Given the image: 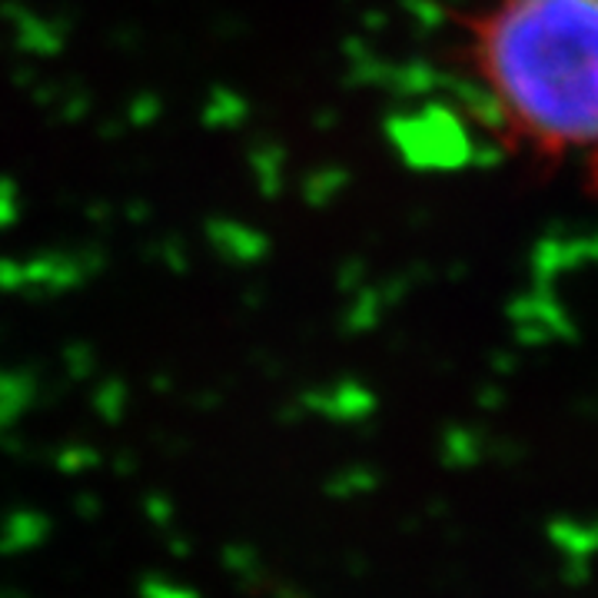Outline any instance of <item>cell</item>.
<instances>
[{"instance_id":"1","label":"cell","mask_w":598,"mask_h":598,"mask_svg":"<svg viewBox=\"0 0 598 598\" xmlns=\"http://www.w3.org/2000/svg\"><path fill=\"white\" fill-rule=\"evenodd\" d=\"M453 64L496 150L598 196V0H469Z\"/></svg>"}]
</instances>
